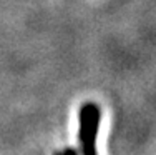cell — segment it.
Masks as SVG:
<instances>
[{"instance_id":"6da1fadb","label":"cell","mask_w":156,"mask_h":155,"mask_svg":"<svg viewBox=\"0 0 156 155\" xmlns=\"http://www.w3.org/2000/svg\"><path fill=\"white\" fill-rule=\"evenodd\" d=\"M101 112L96 103H85L80 109V149L83 155H96V135L100 128Z\"/></svg>"},{"instance_id":"7a4b0ae2","label":"cell","mask_w":156,"mask_h":155,"mask_svg":"<svg viewBox=\"0 0 156 155\" xmlns=\"http://www.w3.org/2000/svg\"><path fill=\"white\" fill-rule=\"evenodd\" d=\"M55 155H78V153H76L75 149H63L60 152H57Z\"/></svg>"}]
</instances>
